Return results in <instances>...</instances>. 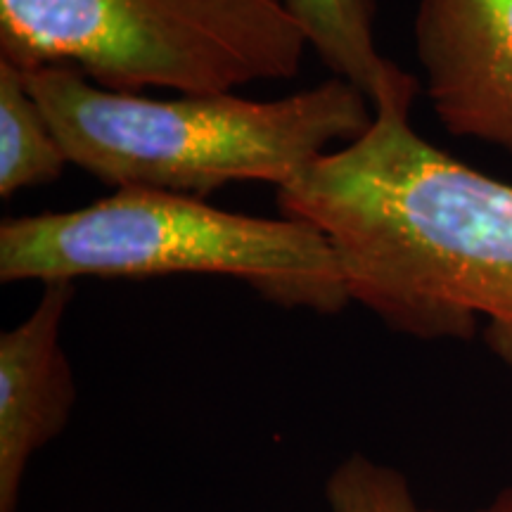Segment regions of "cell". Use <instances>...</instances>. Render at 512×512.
I'll return each mask as SVG.
<instances>
[{
    "instance_id": "9",
    "label": "cell",
    "mask_w": 512,
    "mask_h": 512,
    "mask_svg": "<svg viewBox=\"0 0 512 512\" xmlns=\"http://www.w3.org/2000/svg\"><path fill=\"white\" fill-rule=\"evenodd\" d=\"M325 494L330 512H432L420 508L399 470L358 453L332 472Z\"/></svg>"
},
{
    "instance_id": "5",
    "label": "cell",
    "mask_w": 512,
    "mask_h": 512,
    "mask_svg": "<svg viewBox=\"0 0 512 512\" xmlns=\"http://www.w3.org/2000/svg\"><path fill=\"white\" fill-rule=\"evenodd\" d=\"M413 34L441 126L512 155V0H418Z\"/></svg>"
},
{
    "instance_id": "6",
    "label": "cell",
    "mask_w": 512,
    "mask_h": 512,
    "mask_svg": "<svg viewBox=\"0 0 512 512\" xmlns=\"http://www.w3.org/2000/svg\"><path fill=\"white\" fill-rule=\"evenodd\" d=\"M74 283L43 285L36 309L0 335V512H15L38 448L67 425L76 392L60 328Z\"/></svg>"
},
{
    "instance_id": "4",
    "label": "cell",
    "mask_w": 512,
    "mask_h": 512,
    "mask_svg": "<svg viewBox=\"0 0 512 512\" xmlns=\"http://www.w3.org/2000/svg\"><path fill=\"white\" fill-rule=\"evenodd\" d=\"M309 48L290 0H0V60L64 64L117 93L290 81Z\"/></svg>"
},
{
    "instance_id": "10",
    "label": "cell",
    "mask_w": 512,
    "mask_h": 512,
    "mask_svg": "<svg viewBox=\"0 0 512 512\" xmlns=\"http://www.w3.org/2000/svg\"><path fill=\"white\" fill-rule=\"evenodd\" d=\"M432 512H437V510H432ZM470 512H512V489L501 491V494H498L489 505H484V508H477V510H470Z\"/></svg>"
},
{
    "instance_id": "2",
    "label": "cell",
    "mask_w": 512,
    "mask_h": 512,
    "mask_svg": "<svg viewBox=\"0 0 512 512\" xmlns=\"http://www.w3.org/2000/svg\"><path fill=\"white\" fill-rule=\"evenodd\" d=\"M69 164L114 188L204 197L230 183L285 188L373 124V100L332 79L278 100L235 93L174 100L95 86L64 64L24 72Z\"/></svg>"
},
{
    "instance_id": "1",
    "label": "cell",
    "mask_w": 512,
    "mask_h": 512,
    "mask_svg": "<svg viewBox=\"0 0 512 512\" xmlns=\"http://www.w3.org/2000/svg\"><path fill=\"white\" fill-rule=\"evenodd\" d=\"M418 76L389 64L373 124L278 188L323 230L351 302L418 339L484 342L512 370V185L434 147L411 121Z\"/></svg>"
},
{
    "instance_id": "8",
    "label": "cell",
    "mask_w": 512,
    "mask_h": 512,
    "mask_svg": "<svg viewBox=\"0 0 512 512\" xmlns=\"http://www.w3.org/2000/svg\"><path fill=\"white\" fill-rule=\"evenodd\" d=\"M290 5L325 67L373 100L392 64L375 43L377 0H290Z\"/></svg>"
},
{
    "instance_id": "3",
    "label": "cell",
    "mask_w": 512,
    "mask_h": 512,
    "mask_svg": "<svg viewBox=\"0 0 512 512\" xmlns=\"http://www.w3.org/2000/svg\"><path fill=\"white\" fill-rule=\"evenodd\" d=\"M178 273L240 278L271 302L320 313L351 302L323 230L287 216L233 214L192 195L119 188L91 207L17 216L0 226L3 283Z\"/></svg>"
},
{
    "instance_id": "7",
    "label": "cell",
    "mask_w": 512,
    "mask_h": 512,
    "mask_svg": "<svg viewBox=\"0 0 512 512\" xmlns=\"http://www.w3.org/2000/svg\"><path fill=\"white\" fill-rule=\"evenodd\" d=\"M69 164L24 69L0 60V197L50 185Z\"/></svg>"
}]
</instances>
